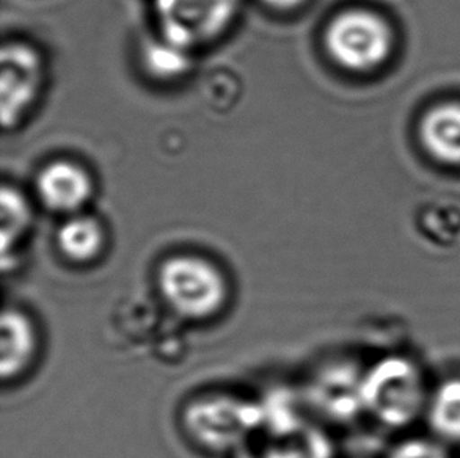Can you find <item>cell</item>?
Segmentation results:
<instances>
[{
  "label": "cell",
  "instance_id": "obj_14",
  "mask_svg": "<svg viewBox=\"0 0 460 458\" xmlns=\"http://www.w3.org/2000/svg\"><path fill=\"white\" fill-rule=\"evenodd\" d=\"M261 2L264 5L270 6L274 10L288 12V10H294V8L302 5L305 0H261Z\"/></svg>",
  "mask_w": 460,
  "mask_h": 458
},
{
  "label": "cell",
  "instance_id": "obj_2",
  "mask_svg": "<svg viewBox=\"0 0 460 458\" xmlns=\"http://www.w3.org/2000/svg\"><path fill=\"white\" fill-rule=\"evenodd\" d=\"M159 287L172 310L186 319H208L224 308L226 281L211 260L176 256L162 264Z\"/></svg>",
  "mask_w": 460,
  "mask_h": 458
},
{
  "label": "cell",
  "instance_id": "obj_1",
  "mask_svg": "<svg viewBox=\"0 0 460 458\" xmlns=\"http://www.w3.org/2000/svg\"><path fill=\"white\" fill-rule=\"evenodd\" d=\"M363 411L388 427H405L426 411L423 374L411 359L386 357L363 374Z\"/></svg>",
  "mask_w": 460,
  "mask_h": 458
},
{
  "label": "cell",
  "instance_id": "obj_11",
  "mask_svg": "<svg viewBox=\"0 0 460 458\" xmlns=\"http://www.w3.org/2000/svg\"><path fill=\"white\" fill-rule=\"evenodd\" d=\"M31 220V207L22 193L10 186L2 187L0 192V235L2 256L6 258L14 250Z\"/></svg>",
  "mask_w": 460,
  "mask_h": 458
},
{
  "label": "cell",
  "instance_id": "obj_6",
  "mask_svg": "<svg viewBox=\"0 0 460 458\" xmlns=\"http://www.w3.org/2000/svg\"><path fill=\"white\" fill-rule=\"evenodd\" d=\"M93 184L87 172L71 162H54L37 180L38 197L49 211L75 212L92 197Z\"/></svg>",
  "mask_w": 460,
  "mask_h": 458
},
{
  "label": "cell",
  "instance_id": "obj_10",
  "mask_svg": "<svg viewBox=\"0 0 460 458\" xmlns=\"http://www.w3.org/2000/svg\"><path fill=\"white\" fill-rule=\"evenodd\" d=\"M426 416L437 438L460 443V377L438 384L428 399Z\"/></svg>",
  "mask_w": 460,
  "mask_h": 458
},
{
  "label": "cell",
  "instance_id": "obj_8",
  "mask_svg": "<svg viewBox=\"0 0 460 458\" xmlns=\"http://www.w3.org/2000/svg\"><path fill=\"white\" fill-rule=\"evenodd\" d=\"M424 146L438 161L460 165V104L432 109L421 121Z\"/></svg>",
  "mask_w": 460,
  "mask_h": 458
},
{
  "label": "cell",
  "instance_id": "obj_7",
  "mask_svg": "<svg viewBox=\"0 0 460 458\" xmlns=\"http://www.w3.org/2000/svg\"><path fill=\"white\" fill-rule=\"evenodd\" d=\"M0 374L4 382L21 375L37 350V336L29 317L19 310H5L2 317Z\"/></svg>",
  "mask_w": 460,
  "mask_h": 458
},
{
  "label": "cell",
  "instance_id": "obj_13",
  "mask_svg": "<svg viewBox=\"0 0 460 458\" xmlns=\"http://www.w3.org/2000/svg\"><path fill=\"white\" fill-rule=\"evenodd\" d=\"M388 458H448V454L436 441L417 438L398 445Z\"/></svg>",
  "mask_w": 460,
  "mask_h": 458
},
{
  "label": "cell",
  "instance_id": "obj_12",
  "mask_svg": "<svg viewBox=\"0 0 460 458\" xmlns=\"http://www.w3.org/2000/svg\"><path fill=\"white\" fill-rule=\"evenodd\" d=\"M144 62L151 75L159 79H174L187 73L190 66L189 50L165 40L151 41L144 50Z\"/></svg>",
  "mask_w": 460,
  "mask_h": 458
},
{
  "label": "cell",
  "instance_id": "obj_3",
  "mask_svg": "<svg viewBox=\"0 0 460 458\" xmlns=\"http://www.w3.org/2000/svg\"><path fill=\"white\" fill-rule=\"evenodd\" d=\"M393 35L384 19L354 10L336 16L325 31V49L342 68L369 71L385 62Z\"/></svg>",
  "mask_w": 460,
  "mask_h": 458
},
{
  "label": "cell",
  "instance_id": "obj_9",
  "mask_svg": "<svg viewBox=\"0 0 460 458\" xmlns=\"http://www.w3.org/2000/svg\"><path fill=\"white\" fill-rule=\"evenodd\" d=\"M57 245L71 262L87 264L96 260L104 247V231L93 217L69 218L57 233Z\"/></svg>",
  "mask_w": 460,
  "mask_h": 458
},
{
  "label": "cell",
  "instance_id": "obj_5",
  "mask_svg": "<svg viewBox=\"0 0 460 458\" xmlns=\"http://www.w3.org/2000/svg\"><path fill=\"white\" fill-rule=\"evenodd\" d=\"M43 79L41 57L31 46L8 43L0 54V119L4 129H13L22 118Z\"/></svg>",
  "mask_w": 460,
  "mask_h": 458
},
{
  "label": "cell",
  "instance_id": "obj_4",
  "mask_svg": "<svg viewBox=\"0 0 460 458\" xmlns=\"http://www.w3.org/2000/svg\"><path fill=\"white\" fill-rule=\"evenodd\" d=\"M239 6L241 0H155L162 40L186 50L224 33Z\"/></svg>",
  "mask_w": 460,
  "mask_h": 458
}]
</instances>
